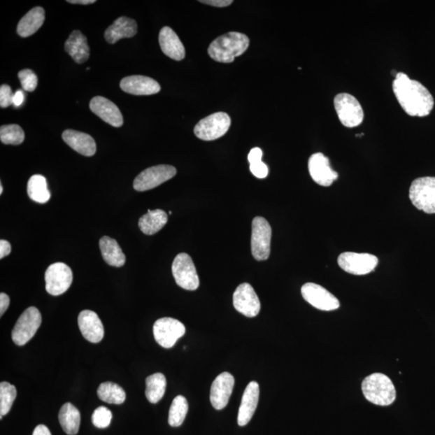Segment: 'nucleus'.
<instances>
[{
    "instance_id": "obj_15",
    "label": "nucleus",
    "mask_w": 435,
    "mask_h": 435,
    "mask_svg": "<svg viewBox=\"0 0 435 435\" xmlns=\"http://www.w3.org/2000/svg\"><path fill=\"white\" fill-rule=\"evenodd\" d=\"M233 305L238 312L248 318L257 316L262 307L256 292L248 283L238 286L233 294Z\"/></svg>"
},
{
    "instance_id": "obj_24",
    "label": "nucleus",
    "mask_w": 435,
    "mask_h": 435,
    "mask_svg": "<svg viewBox=\"0 0 435 435\" xmlns=\"http://www.w3.org/2000/svg\"><path fill=\"white\" fill-rule=\"evenodd\" d=\"M137 34L136 21L126 17H121L114 21L113 24L105 31V40L109 44L124 38H131Z\"/></svg>"
},
{
    "instance_id": "obj_40",
    "label": "nucleus",
    "mask_w": 435,
    "mask_h": 435,
    "mask_svg": "<svg viewBox=\"0 0 435 435\" xmlns=\"http://www.w3.org/2000/svg\"><path fill=\"white\" fill-rule=\"evenodd\" d=\"M199 2L211 5V6L216 8H225L230 6V5L233 3L232 0H201V1Z\"/></svg>"
},
{
    "instance_id": "obj_25",
    "label": "nucleus",
    "mask_w": 435,
    "mask_h": 435,
    "mask_svg": "<svg viewBox=\"0 0 435 435\" xmlns=\"http://www.w3.org/2000/svg\"><path fill=\"white\" fill-rule=\"evenodd\" d=\"M65 50L74 62L83 64L89 59L90 48L86 36L80 31L74 30L66 41Z\"/></svg>"
},
{
    "instance_id": "obj_18",
    "label": "nucleus",
    "mask_w": 435,
    "mask_h": 435,
    "mask_svg": "<svg viewBox=\"0 0 435 435\" xmlns=\"http://www.w3.org/2000/svg\"><path fill=\"white\" fill-rule=\"evenodd\" d=\"M90 108L94 114L111 126L120 127L124 124L123 115L119 108L108 99L102 97L93 98L90 103Z\"/></svg>"
},
{
    "instance_id": "obj_1",
    "label": "nucleus",
    "mask_w": 435,
    "mask_h": 435,
    "mask_svg": "<svg viewBox=\"0 0 435 435\" xmlns=\"http://www.w3.org/2000/svg\"><path fill=\"white\" fill-rule=\"evenodd\" d=\"M392 91L406 113L411 116L425 117L431 114L434 101L431 92L416 80H412L407 74L397 73Z\"/></svg>"
},
{
    "instance_id": "obj_39",
    "label": "nucleus",
    "mask_w": 435,
    "mask_h": 435,
    "mask_svg": "<svg viewBox=\"0 0 435 435\" xmlns=\"http://www.w3.org/2000/svg\"><path fill=\"white\" fill-rule=\"evenodd\" d=\"M250 171L255 177L263 179L269 175V168L262 161L250 163Z\"/></svg>"
},
{
    "instance_id": "obj_43",
    "label": "nucleus",
    "mask_w": 435,
    "mask_h": 435,
    "mask_svg": "<svg viewBox=\"0 0 435 435\" xmlns=\"http://www.w3.org/2000/svg\"><path fill=\"white\" fill-rule=\"evenodd\" d=\"M10 252H12V246L10 243L4 240L0 241V259L6 257Z\"/></svg>"
},
{
    "instance_id": "obj_31",
    "label": "nucleus",
    "mask_w": 435,
    "mask_h": 435,
    "mask_svg": "<svg viewBox=\"0 0 435 435\" xmlns=\"http://www.w3.org/2000/svg\"><path fill=\"white\" fill-rule=\"evenodd\" d=\"M28 194L36 203L44 204L49 201L51 194L48 189L46 178L40 174L31 176L28 183Z\"/></svg>"
},
{
    "instance_id": "obj_5",
    "label": "nucleus",
    "mask_w": 435,
    "mask_h": 435,
    "mask_svg": "<svg viewBox=\"0 0 435 435\" xmlns=\"http://www.w3.org/2000/svg\"><path fill=\"white\" fill-rule=\"evenodd\" d=\"M334 105L339 121L345 127H358L363 123L364 110L357 98L348 93L338 94Z\"/></svg>"
},
{
    "instance_id": "obj_21",
    "label": "nucleus",
    "mask_w": 435,
    "mask_h": 435,
    "mask_svg": "<svg viewBox=\"0 0 435 435\" xmlns=\"http://www.w3.org/2000/svg\"><path fill=\"white\" fill-rule=\"evenodd\" d=\"M259 397V387L256 381H252L248 385L242 397L241 404L238 408V424L240 427H245L251 421L255 411H256Z\"/></svg>"
},
{
    "instance_id": "obj_12",
    "label": "nucleus",
    "mask_w": 435,
    "mask_h": 435,
    "mask_svg": "<svg viewBox=\"0 0 435 435\" xmlns=\"http://www.w3.org/2000/svg\"><path fill=\"white\" fill-rule=\"evenodd\" d=\"M378 258L369 253L343 252L339 255L338 264L343 271L353 275H366L374 271Z\"/></svg>"
},
{
    "instance_id": "obj_36",
    "label": "nucleus",
    "mask_w": 435,
    "mask_h": 435,
    "mask_svg": "<svg viewBox=\"0 0 435 435\" xmlns=\"http://www.w3.org/2000/svg\"><path fill=\"white\" fill-rule=\"evenodd\" d=\"M113 413L109 408L100 406L97 408L92 415V423L94 427L100 429L107 428L110 426Z\"/></svg>"
},
{
    "instance_id": "obj_4",
    "label": "nucleus",
    "mask_w": 435,
    "mask_h": 435,
    "mask_svg": "<svg viewBox=\"0 0 435 435\" xmlns=\"http://www.w3.org/2000/svg\"><path fill=\"white\" fill-rule=\"evenodd\" d=\"M410 199L427 214H435V177L418 178L411 183Z\"/></svg>"
},
{
    "instance_id": "obj_14",
    "label": "nucleus",
    "mask_w": 435,
    "mask_h": 435,
    "mask_svg": "<svg viewBox=\"0 0 435 435\" xmlns=\"http://www.w3.org/2000/svg\"><path fill=\"white\" fill-rule=\"evenodd\" d=\"M304 299L316 309L325 311L337 310L341 306L338 300L322 286L306 283L301 287Z\"/></svg>"
},
{
    "instance_id": "obj_10",
    "label": "nucleus",
    "mask_w": 435,
    "mask_h": 435,
    "mask_svg": "<svg viewBox=\"0 0 435 435\" xmlns=\"http://www.w3.org/2000/svg\"><path fill=\"white\" fill-rule=\"evenodd\" d=\"M177 174L176 168L169 164H159L145 169L135 178L134 187L137 191L155 189Z\"/></svg>"
},
{
    "instance_id": "obj_7",
    "label": "nucleus",
    "mask_w": 435,
    "mask_h": 435,
    "mask_svg": "<svg viewBox=\"0 0 435 435\" xmlns=\"http://www.w3.org/2000/svg\"><path fill=\"white\" fill-rule=\"evenodd\" d=\"M272 228L263 217H255L252 224V254L258 262L266 261L270 255Z\"/></svg>"
},
{
    "instance_id": "obj_23",
    "label": "nucleus",
    "mask_w": 435,
    "mask_h": 435,
    "mask_svg": "<svg viewBox=\"0 0 435 435\" xmlns=\"http://www.w3.org/2000/svg\"><path fill=\"white\" fill-rule=\"evenodd\" d=\"M159 44L164 55L175 61H182L185 57V47L175 31L164 27L159 34Z\"/></svg>"
},
{
    "instance_id": "obj_22",
    "label": "nucleus",
    "mask_w": 435,
    "mask_h": 435,
    "mask_svg": "<svg viewBox=\"0 0 435 435\" xmlns=\"http://www.w3.org/2000/svg\"><path fill=\"white\" fill-rule=\"evenodd\" d=\"M62 139L74 151L86 157H92L97 152V143L93 137L83 132L68 129L64 131Z\"/></svg>"
},
{
    "instance_id": "obj_33",
    "label": "nucleus",
    "mask_w": 435,
    "mask_h": 435,
    "mask_svg": "<svg viewBox=\"0 0 435 435\" xmlns=\"http://www.w3.org/2000/svg\"><path fill=\"white\" fill-rule=\"evenodd\" d=\"M189 405L185 397L179 395L173 399L169 412V424L173 427L182 425L187 417Z\"/></svg>"
},
{
    "instance_id": "obj_42",
    "label": "nucleus",
    "mask_w": 435,
    "mask_h": 435,
    "mask_svg": "<svg viewBox=\"0 0 435 435\" xmlns=\"http://www.w3.org/2000/svg\"><path fill=\"white\" fill-rule=\"evenodd\" d=\"M10 305L9 297L4 293L0 294V316H3Z\"/></svg>"
},
{
    "instance_id": "obj_32",
    "label": "nucleus",
    "mask_w": 435,
    "mask_h": 435,
    "mask_svg": "<svg viewBox=\"0 0 435 435\" xmlns=\"http://www.w3.org/2000/svg\"><path fill=\"white\" fill-rule=\"evenodd\" d=\"M97 394L100 400L108 404L121 405L126 400V392L124 389L113 382H104L101 384Z\"/></svg>"
},
{
    "instance_id": "obj_30",
    "label": "nucleus",
    "mask_w": 435,
    "mask_h": 435,
    "mask_svg": "<svg viewBox=\"0 0 435 435\" xmlns=\"http://www.w3.org/2000/svg\"><path fill=\"white\" fill-rule=\"evenodd\" d=\"M166 390V378L161 373L148 376L146 379L145 396L152 404H157L162 399Z\"/></svg>"
},
{
    "instance_id": "obj_35",
    "label": "nucleus",
    "mask_w": 435,
    "mask_h": 435,
    "mask_svg": "<svg viewBox=\"0 0 435 435\" xmlns=\"http://www.w3.org/2000/svg\"><path fill=\"white\" fill-rule=\"evenodd\" d=\"M0 140L4 145H20L24 141V132L17 124L3 125L0 127Z\"/></svg>"
},
{
    "instance_id": "obj_38",
    "label": "nucleus",
    "mask_w": 435,
    "mask_h": 435,
    "mask_svg": "<svg viewBox=\"0 0 435 435\" xmlns=\"http://www.w3.org/2000/svg\"><path fill=\"white\" fill-rule=\"evenodd\" d=\"M14 94L8 85H2L0 87V107L6 108L13 105Z\"/></svg>"
},
{
    "instance_id": "obj_34",
    "label": "nucleus",
    "mask_w": 435,
    "mask_h": 435,
    "mask_svg": "<svg viewBox=\"0 0 435 435\" xmlns=\"http://www.w3.org/2000/svg\"><path fill=\"white\" fill-rule=\"evenodd\" d=\"M17 392L15 387L8 383V382L3 381L0 384V419L3 416L6 415L10 411L17 397Z\"/></svg>"
},
{
    "instance_id": "obj_9",
    "label": "nucleus",
    "mask_w": 435,
    "mask_h": 435,
    "mask_svg": "<svg viewBox=\"0 0 435 435\" xmlns=\"http://www.w3.org/2000/svg\"><path fill=\"white\" fill-rule=\"evenodd\" d=\"M175 281L180 287L196 290L199 287V278L193 259L187 253H180L175 257L172 265Z\"/></svg>"
},
{
    "instance_id": "obj_41",
    "label": "nucleus",
    "mask_w": 435,
    "mask_h": 435,
    "mask_svg": "<svg viewBox=\"0 0 435 435\" xmlns=\"http://www.w3.org/2000/svg\"><path fill=\"white\" fill-rule=\"evenodd\" d=\"M263 157V151L259 148H254L249 152L248 159L249 163H252L257 161H262Z\"/></svg>"
},
{
    "instance_id": "obj_2",
    "label": "nucleus",
    "mask_w": 435,
    "mask_h": 435,
    "mask_svg": "<svg viewBox=\"0 0 435 435\" xmlns=\"http://www.w3.org/2000/svg\"><path fill=\"white\" fill-rule=\"evenodd\" d=\"M250 45L248 36L237 31L217 37L208 48V55L218 62L231 63L235 58L245 54Z\"/></svg>"
},
{
    "instance_id": "obj_45",
    "label": "nucleus",
    "mask_w": 435,
    "mask_h": 435,
    "mask_svg": "<svg viewBox=\"0 0 435 435\" xmlns=\"http://www.w3.org/2000/svg\"><path fill=\"white\" fill-rule=\"evenodd\" d=\"M33 435H52V434H51V432L49 428H48L46 426L38 425L35 428Z\"/></svg>"
},
{
    "instance_id": "obj_19",
    "label": "nucleus",
    "mask_w": 435,
    "mask_h": 435,
    "mask_svg": "<svg viewBox=\"0 0 435 435\" xmlns=\"http://www.w3.org/2000/svg\"><path fill=\"white\" fill-rule=\"evenodd\" d=\"M78 326L87 341L98 343L104 336V328L97 313L86 310L78 315Z\"/></svg>"
},
{
    "instance_id": "obj_46",
    "label": "nucleus",
    "mask_w": 435,
    "mask_h": 435,
    "mask_svg": "<svg viewBox=\"0 0 435 435\" xmlns=\"http://www.w3.org/2000/svg\"><path fill=\"white\" fill-rule=\"evenodd\" d=\"M67 2L73 4L87 5L94 3L97 1H95V0H69Z\"/></svg>"
},
{
    "instance_id": "obj_37",
    "label": "nucleus",
    "mask_w": 435,
    "mask_h": 435,
    "mask_svg": "<svg viewBox=\"0 0 435 435\" xmlns=\"http://www.w3.org/2000/svg\"><path fill=\"white\" fill-rule=\"evenodd\" d=\"M18 78L21 86H22L24 91L28 92H33L35 91L37 87V83H38V78H37L36 73L33 71L29 70V69L20 71L18 73Z\"/></svg>"
},
{
    "instance_id": "obj_26",
    "label": "nucleus",
    "mask_w": 435,
    "mask_h": 435,
    "mask_svg": "<svg viewBox=\"0 0 435 435\" xmlns=\"http://www.w3.org/2000/svg\"><path fill=\"white\" fill-rule=\"evenodd\" d=\"M45 20V12L41 7H36L20 20L17 33L20 36L29 37L34 35L43 25Z\"/></svg>"
},
{
    "instance_id": "obj_6",
    "label": "nucleus",
    "mask_w": 435,
    "mask_h": 435,
    "mask_svg": "<svg viewBox=\"0 0 435 435\" xmlns=\"http://www.w3.org/2000/svg\"><path fill=\"white\" fill-rule=\"evenodd\" d=\"M231 124L230 116L225 113H215L201 120L194 127V134L199 139L211 141L224 136Z\"/></svg>"
},
{
    "instance_id": "obj_3",
    "label": "nucleus",
    "mask_w": 435,
    "mask_h": 435,
    "mask_svg": "<svg viewBox=\"0 0 435 435\" xmlns=\"http://www.w3.org/2000/svg\"><path fill=\"white\" fill-rule=\"evenodd\" d=\"M366 399L380 406H390L396 399V390L392 380L385 374L373 373L362 383Z\"/></svg>"
},
{
    "instance_id": "obj_27",
    "label": "nucleus",
    "mask_w": 435,
    "mask_h": 435,
    "mask_svg": "<svg viewBox=\"0 0 435 435\" xmlns=\"http://www.w3.org/2000/svg\"><path fill=\"white\" fill-rule=\"evenodd\" d=\"M101 253L104 259L110 266L122 267L126 262V257L117 241L109 236H104L99 241Z\"/></svg>"
},
{
    "instance_id": "obj_16",
    "label": "nucleus",
    "mask_w": 435,
    "mask_h": 435,
    "mask_svg": "<svg viewBox=\"0 0 435 435\" xmlns=\"http://www.w3.org/2000/svg\"><path fill=\"white\" fill-rule=\"evenodd\" d=\"M308 169L312 179L322 187H330L338 177L337 172L331 169L328 157L321 152L310 157Z\"/></svg>"
},
{
    "instance_id": "obj_17",
    "label": "nucleus",
    "mask_w": 435,
    "mask_h": 435,
    "mask_svg": "<svg viewBox=\"0 0 435 435\" xmlns=\"http://www.w3.org/2000/svg\"><path fill=\"white\" fill-rule=\"evenodd\" d=\"M235 385V378L229 373H222L212 383L210 400L217 411L224 408L229 401Z\"/></svg>"
},
{
    "instance_id": "obj_13",
    "label": "nucleus",
    "mask_w": 435,
    "mask_h": 435,
    "mask_svg": "<svg viewBox=\"0 0 435 435\" xmlns=\"http://www.w3.org/2000/svg\"><path fill=\"white\" fill-rule=\"evenodd\" d=\"M185 333L181 322L173 318H162L153 326V336L159 345L164 348H171Z\"/></svg>"
},
{
    "instance_id": "obj_47",
    "label": "nucleus",
    "mask_w": 435,
    "mask_h": 435,
    "mask_svg": "<svg viewBox=\"0 0 435 435\" xmlns=\"http://www.w3.org/2000/svg\"><path fill=\"white\" fill-rule=\"evenodd\" d=\"M3 185H2V183H0V194H3Z\"/></svg>"
},
{
    "instance_id": "obj_8",
    "label": "nucleus",
    "mask_w": 435,
    "mask_h": 435,
    "mask_svg": "<svg viewBox=\"0 0 435 435\" xmlns=\"http://www.w3.org/2000/svg\"><path fill=\"white\" fill-rule=\"evenodd\" d=\"M41 322L42 317L39 310L34 306L29 307L15 323L12 332L13 342L17 346H24L36 335Z\"/></svg>"
},
{
    "instance_id": "obj_28",
    "label": "nucleus",
    "mask_w": 435,
    "mask_h": 435,
    "mask_svg": "<svg viewBox=\"0 0 435 435\" xmlns=\"http://www.w3.org/2000/svg\"><path fill=\"white\" fill-rule=\"evenodd\" d=\"M168 222V215L162 210H148V213L139 220L140 229L144 234L152 236L161 231Z\"/></svg>"
},
{
    "instance_id": "obj_11",
    "label": "nucleus",
    "mask_w": 435,
    "mask_h": 435,
    "mask_svg": "<svg viewBox=\"0 0 435 435\" xmlns=\"http://www.w3.org/2000/svg\"><path fill=\"white\" fill-rule=\"evenodd\" d=\"M45 289L52 296H59L70 289L73 273L67 264L57 262L50 265L45 274Z\"/></svg>"
},
{
    "instance_id": "obj_29",
    "label": "nucleus",
    "mask_w": 435,
    "mask_h": 435,
    "mask_svg": "<svg viewBox=\"0 0 435 435\" xmlns=\"http://www.w3.org/2000/svg\"><path fill=\"white\" fill-rule=\"evenodd\" d=\"M58 418L63 431L67 434H78L81 422L80 412L71 403H66L62 406Z\"/></svg>"
},
{
    "instance_id": "obj_44",
    "label": "nucleus",
    "mask_w": 435,
    "mask_h": 435,
    "mask_svg": "<svg viewBox=\"0 0 435 435\" xmlns=\"http://www.w3.org/2000/svg\"><path fill=\"white\" fill-rule=\"evenodd\" d=\"M24 100V94L21 90H18L17 92L14 94L13 99V105L15 107H20V105H22Z\"/></svg>"
},
{
    "instance_id": "obj_20",
    "label": "nucleus",
    "mask_w": 435,
    "mask_h": 435,
    "mask_svg": "<svg viewBox=\"0 0 435 435\" xmlns=\"http://www.w3.org/2000/svg\"><path fill=\"white\" fill-rule=\"evenodd\" d=\"M120 88L134 95H152L161 91V86L155 79L142 76H132L122 79Z\"/></svg>"
}]
</instances>
